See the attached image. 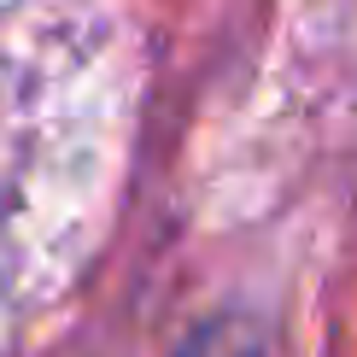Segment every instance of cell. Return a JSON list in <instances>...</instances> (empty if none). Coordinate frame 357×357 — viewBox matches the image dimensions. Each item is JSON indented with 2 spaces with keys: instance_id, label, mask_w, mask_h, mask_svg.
<instances>
[{
  "instance_id": "1",
  "label": "cell",
  "mask_w": 357,
  "mask_h": 357,
  "mask_svg": "<svg viewBox=\"0 0 357 357\" xmlns=\"http://www.w3.org/2000/svg\"><path fill=\"white\" fill-rule=\"evenodd\" d=\"M176 357H258V334L241 328V322H211V328H199Z\"/></svg>"
}]
</instances>
